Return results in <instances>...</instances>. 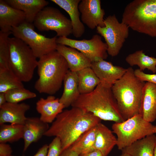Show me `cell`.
I'll return each mask as SVG.
<instances>
[{
    "label": "cell",
    "mask_w": 156,
    "mask_h": 156,
    "mask_svg": "<svg viewBox=\"0 0 156 156\" xmlns=\"http://www.w3.org/2000/svg\"><path fill=\"white\" fill-rule=\"evenodd\" d=\"M63 83V91L59 100L65 108L71 106L80 95L77 72L69 70L64 77Z\"/></svg>",
    "instance_id": "603a6c76"
},
{
    "label": "cell",
    "mask_w": 156,
    "mask_h": 156,
    "mask_svg": "<svg viewBox=\"0 0 156 156\" xmlns=\"http://www.w3.org/2000/svg\"><path fill=\"white\" fill-rule=\"evenodd\" d=\"M25 16L22 11L8 4L5 0H0V28L3 32L11 31L25 21Z\"/></svg>",
    "instance_id": "9a60e30c"
},
{
    "label": "cell",
    "mask_w": 156,
    "mask_h": 156,
    "mask_svg": "<svg viewBox=\"0 0 156 156\" xmlns=\"http://www.w3.org/2000/svg\"><path fill=\"white\" fill-rule=\"evenodd\" d=\"M37 68L38 78L34 88L39 93L49 95L60 89L69 70L66 60L57 51L39 58Z\"/></svg>",
    "instance_id": "277c9868"
},
{
    "label": "cell",
    "mask_w": 156,
    "mask_h": 156,
    "mask_svg": "<svg viewBox=\"0 0 156 156\" xmlns=\"http://www.w3.org/2000/svg\"><path fill=\"white\" fill-rule=\"evenodd\" d=\"M91 67L99 79L100 83L110 88L127 70V68L114 65L104 60L92 62Z\"/></svg>",
    "instance_id": "4fadbf2b"
},
{
    "label": "cell",
    "mask_w": 156,
    "mask_h": 156,
    "mask_svg": "<svg viewBox=\"0 0 156 156\" xmlns=\"http://www.w3.org/2000/svg\"><path fill=\"white\" fill-rule=\"evenodd\" d=\"M122 22L133 30L156 37V0H134L125 7Z\"/></svg>",
    "instance_id": "5b68a950"
},
{
    "label": "cell",
    "mask_w": 156,
    "mask_h": 156,
    "mask_svg": "<svg viewBox=\"0 0 156 156\" xmlns=\"http://www.w3.org/2000/svg\"><path fill=\"white\" fill-rule=\"evenodd\" d=\"M56 51L65 59L69 70L75 72L91 67L92 62L77 49L66 46L57 44Z\"/></svg>",
    "instance_id": "d6986e66"
},
{
    "label": "cell",
    "mask_w": 156,
    "mask_h": 156,
    "mask_svg": "<svg viewBox=\"0 0 156 156\" xmlns=\"http://www.w3.org/2000/svg\"><path fill=\"white\" fill-rule=\"evenodd\" d=\"M34 27L33 23L25 21L12 28V34L27 44L37 58L56 51L57 36L51 38L47 37L36 32Z\"/></svg>",
    "instance_id": "ba28073f"
},
{
    "label": "cell",
    "mask_w": 156,
    "mask_h": 156,
    "mask_svg": "<svg viewBox=\"0 0 156 156\" xmlns=\"http://www.w3.org/2000/svg\"><path fill=\"white\" fill-rule=\"evenodd\" d=\"M81 20L89 28L94 29L97 27L105 26V12L100 0H81L78 5Z\"/></svg>",
    "instance_id": "7c38bea8"
},
{
    "label": "cell",
    "mask_w": 156,
    "mask_h": 156,
    "mask_svg": "<svg viewBox=\"0 0 156 156\" xmlns=\"http://www.w3.org/2000/svg\"><path fill=\"white\" fill-rule=\"evenodd\" d=\"M79 156H104L100 151L94 150L91 152L79 155Z\"/></svg>",
    "instance_id": "8d00e7d4"
},
{
    "label": "cell",
    "mask_w": 156,
    "mask_h": 156,
    "mask_svg": "<svg viewBox=\"0 0 156 156\" xmlns=\"http://www.w3.org/2000/svg\"><path fill=\"white\" fill-rule=\"evenodd\" d=\"M145 82L138 78L131 67L111 89L122 116L126 120L140 114L142 92Z\"/></svg>",
    "instance_id": "3957f363"
},
{
    "label": "cell",
    "mask_w": 156,
    "mask_h": 156,
    "mask_svg": "<svg viewBox=\"0 0 156 156\" xmlns=\"http://www.w3.org/2000/svg\"><path fill=\"white\" fill-rule=\"evenodd\" d=\"M78 86L81 94L92 91L100 81L91 67H87L77 72Z\"/></svg>",
    "instance_id": "d4e9b609"
},
{
    "label": "cell",
    "mask_w": 156,
    "mask_h": 156,
    "mask_svg": "<svg viewBox=\"0 0 156 156\" xmlns=\"http://www.w3.org/2000/svg\"><path fill=\"white\" fill-rule=\"evenodd\" d=\"M65 10L69 15L72 27V34L76 38L81 37L85 31V27L80 18L78 8L80 0H51Z\"/></svg>",
    "instance_id": "ffe728a7"
},
{
    "label": "cell",
    "mask_w": 156,
    "mask_h": 156,
    "mask_svg": "<svg viewBox=\"0 0 156 156\" xmlns=\"http://www.w3.org/2000/svg\"><path fill=\"white\" fill-rule=\"evenodd\" d=\"M79 155L70 147L62 151L60 156H79Z\"/></svg>",
    "instance_id": "d590c367"
},
{
    "label": "cell",
    "mask_w": 156,
    "mask_h": 156,
    "mask_svg": "<svg viewBox=\"0 0 156 156\" xmlns=\"http://www.w3.org/2000/svg\"><path fill=\"white\" fill-rule=\"evenodd\" d=\"M105 26L97 27V32L104 38L107 46L108 54L112 57L118 55L129 35L128 26L120 22L114 14L104 19Z\"/></svg>",
    "instance_id": "9c48e42d"
},
{
    "label": "cell",
    "mask_w": 156,
    "mask_h": 156,
    "mask_svg": "<svg viewBox=\"0 0 156 156\" xmlns=\"http://www.w3.org/2000/svg\"><path fill=\"white\" fill-rule=\"evenodd\" d=\"M153 132L154 134L156 133V125L154 126V127L153 129Z\"/></svg>",
    "instance_id": "60d3db41"
},
{
    "label": "cell",
    "mask_w": 156,
    "mask_h": 156,
    "mask_svg": "<svg viewBox=\"0 0 156 156\" xmlns=\"http://www.w3.org/2000/svg\"><path fill=\"white\" fill-rule=\"evenodd\" d=\"M101 120L91 113L72 107L57 115L44 135L58 138L62 151L70 147L83 133L101 122Z\"/></svg>",
    "instance_id": "6da1fadb"
},
{
    "label": "cell",
    "mask_w": 156,
    "mask_h": 156,
    "mask_svg": "<svg viewBox=\"0 0 156 156\" xmlns=\"http://www.w3.org/2000/svg\"><path fill=\"white\" fill-rule=\"evenodd\" d=\"M146 120L152 122L156 119V85L146 82L143 87L140 113Z\"/></svg>",
    "instance_id": "ac0fdd59"
},
{
    "label": "cell",
    "mask_w": 156,
    "mask_h": 156,
    "mask_svg": "<svg viewBox=\"0 0 156 156\" xmlns=\"http://www.w3.org/2000/svg\"><path fill=\"white\" fill-rule=\"evenodd\" d=\"M7 102L18 103L26 99L34 98L36 94L24 88L9 90L5 93Z\"/></svg>",
    "instance_id": "4dcf8cb0"
},
{
    "label": "cell",
    "mask_w": 156,
    "mask_h": 156,
    "mask_svg": "<svg viewBox=\"0 0 156 156\" xmlns=\"http://www.w3.org/2000/svg\"><path fill=\"white\" fill-rule=\"evenodd\" d=\"M12 152V149L9 144L0 143V156H10Z\"/></svg>",
    "instance_id": "836d02e7"
},
{
    "label": "cell",
    "mask_w": 156,
    "mask_h": 156,
    "mask_svg": "<svg viewBox=\"0 0 156 156\" xmlns=\"http://www.w3.org/2000/svg\"><path fill=\"white\" fill-rule=\"evenodd\" d=\"M12 7L23 12L25 21L33 23L38 13L49 4L45 0H5Z\"/></svg>",
    "instance_id": "44dd1931"
},
{
    "label": "cell",
    "mask_w": 156,
    "mask_h": 156,
    "mask_svg": "<svg viewBox=\"0 0 156 156\" xmlns=\"http://www.w3.org/2000/svg\"><path fill=\"white\" fill-rule=\"evenodd\" d=\"M91 113L101 120L121 122L125 120L111 88L99 84L92 92L81 94L71 105Z\"/></svg>",
    "instance_id": "7a4b0ae2"
},
{
    "label": "cell",
    "mask_w": 156,
    "mask_h": 156,
    "mask_svg": "<svg viewBox=\"0 0 156 156\" xmlns=\"http://www.w3.org/2000/svg\"><path fill=\"white\" fill-rule=\"evenodd\" d=\"M125 61L131 66H138L141 71L147 69L153 73L156 72V58L146 55L143 50L129 54L126 57Z\"/></svg>",
    "instance_id": "484cf974"
},
{
    "label": "cell",
    "mask_w": 156,
    "mask_h": 156,
    "mask_svg": "<svg viewBox=\"0 0 156 156\" xmlns=\"http://www.w3.org/2000/svg\"><path fill=\"white\" fill-rule=\"evenodd\" d=\"M23 128L21 125H1L0 143L12 142L23 139Z\"/></svg>",
    "instance_id": "83f0119b"
},
{
    "label": "cell",
    "mask_w": 156,
    "mask_h": 156,
    "mask_svg": "<svg viewBox=\"0 0 156 156\" xmlns=\"http://www.w3.org/2000/svg\"><path fill=\"white\" fill-rule=\"evenodd\" d=\"M134 73L135 76L140 80L144 82H151L156 85V74H146L139 69L134 70Z\"/></svg>",
    "instance_id": "d6a6232c"
},
{
    "label": "cell",
    "mask_w": 156,
    "mask_h": 156,
    "mask_svg": "<svg viewBox=\"0 0 156 156\" xmlns=\"http://www.w3.org/2000/svg\"><path fill=\"white\" fill-rule=\"evenodd\" d=\"M96 126L83 133L69 147L79 155L94 150Z\"/></svg>",
    "instance_id": "4316f807"
},
{
    "label": "cell",
    "mask_w": 156,
    "mask_h": 156,
    "mask_svg": "<svg viewBox=\"0 0 156 156\" xmlns=\"http://www.w3.org/2000/svg\"><path fill=\"white\" fill-rule=\"evenodd\" d=\"M23 88V82L10 69H0V93H5L13 89Z\"/></svg>",
    "instance_id": "f1b7e54d"
},
{
    "label": "cell",
    "mask_w": 156,
    "mask_h": 156,
    "mask_svg": "<svg viewBox=\"0 0 156 156\" xmlns=\"http://www.w3.org/2000/svg\"><path fill=\"white\" fill-rule=\"evenodd\" d=\"M156 135H148L123 149L122 152L131 156H154Z\"/></svg>",
    "instance_id": "cb8c5ba5"
},
{
    "label": "cell",
    "mask_w": 156,
    "mask_h": 156,
    "mask_svg": "<svg viewBox=\"0 0 156 156\" xmlns=\"http://www.w3.org/2000/svg\"><path fill=\"white\" fill-rule=\"evenodd\" d=\"M23 126L24 151L32 143L38 141L44 135L49 127L48 123L37 117H27Z\"/></svg>",
    "instance_id": "e0dca14e"
},
{
    "label": "cell",
    "mask_w": 156,
    "mask_h": 156,
    "mask_svg": "<svg viewBox=\"0 0 156 156\" xmlns=\"http://www.w3.org/2000/svg\"><path fill=\"white\" fill-rule=\"evenodd\" d=\"M62 152L60 140L58 138L55 137L49 145L47 156H60Z\"/></svg>",
    "instance_id": "1f68e13d"
},
{
    "label": "cell",
    "mask_w": 156,
    "mask_h": 156,
    "mask_svg": "<svg viewBox=\"0 0 156 156\" xmlns=\"http://www.w3.org/2000/svg\"><path fill=\"white\" fill-rule=\"evenodd\" d=\"M30 108V105L24 103L7 102L0 106V125L8 122L23 125L27 118L25 113Z\"/></svg>",
    "instance_id": "5bb4252c"
},
{
    "label": "cell",
    "mask_w": 156,
    "mask_h": 156,
    "mask_svg": "<svg viewBox=\"0 0 156 156\" xmlns=\"http://www.w3.org/2000/svg\"><path fill=\"white\" fill-rule=\"evenodd\" d=\"M33 23L38 30L54 31L59 37H67L72 34L70 19L53 7L46 6L43 8L38 13Z\"/></svg>",
    "instance_id": "30bf717a"
},
{
    "label": "cell",
    "mask_w": 156,
    "mask_h": 156,
    "mask_svg": "<svg viewBox=\"0 0 156 156\" xmlns=\"http://www.w3.org/2000/svg\"><path fill=\"white\" fill-rule=\"evenodd\" d=\"M49 145L44 144L40 148L36 153L33 156H47Z\"/></svg>",
    "instance_id": "e575fe53"
},
{
    "label": "cell",
    "mask_w": 156,
    "mask_h": 156,
    "mask_svg": "<svg viewBox=\"0 0 156 156\" xmlns=\"http://www.w3.org/2000/svg\"><path fill=\"white\" fill-rule=\"evenodd\" d=\"M154 127L141 114H138L123 122H115L112 128L113 133L117 136L118 148L122 151L137 141L154 134Z\"/></svg>",
    "instance_id": "52a82bcc"
},
{
    "label": "cell",
    "mask_w": 156,
    "mask_h": 156,
    "mask_svg": "<svg viewBox=\"0 0 156 156\" xmlns=\"http://www.w3.org/2000/svg\"><path fill=\"white\" fill-rule=\"evenodd\" d=\"M117 143V138L106 126L101 122L97 125L94 150H99L104 156H107Z\"/></svg>",
    "instance_id": "7402d4cb"
},
{
    "label": "cell",
    "mask_w": 156,
    "mask_h": 156,
    "mask_svg": "<svg viewBox=\"0 0 156 156\" xmlns=\"http://www.w3.org/2000/svg\"><path fill=\"white\" fill-rule=\"evenodd\" d=\"M7 102L5 93H0V106Z\"/></svg>",
    "instance_id": "74e56055"
},
{
    "label": "cell",
    "mask_w": 156,
    "mask_h": 156,
    "mask_svg": "<svg viewBox=\"0 0 156 156\" xmlns=\"http://www.w3.org/2000/svg\"><path fill=\"white\" fill-rule=\"evenodd\" d=\"M57 44L68 46L79 51L92 62L106 59L108 57L107 46L101 36L93 35L89 40H76L66 37L57 38Z\"/></svg>",
    "instance_id": "8fae6325"
},
{
    "label": "cell",
    "mask_w": 156,
    "mask_h": 156,
    "mask_svg": "<svg viewBox=\"0 0 156 156\" xmlns=\"http://www.w3.org/2000/svg\"><path fill=\"white\" fill-rule=\"evenodd\" d=\"M65 108L59 99L53 95L46 98H40L36 104V110L40 115V119L48 124L52 123Z\"/></svg>",
    "instance_id": "2e32d148"
},
{
    "label": "cell",
    "mask_w": 156,
    "mask_h": 156,
    "mask_svg": "<svg viewBox=\"0 0 156 156\" xmlns=\"http://www.w3.org/2000/svg\"><path fill=\"white\" fill-rule=\"evenodd\" d=\"M154 156H156V135L155 137V145L154 148Z\"/></svg>",
    "instance_id": "ab89813d"
},
{
    "label": "cell",
    "mask_w": 156,
    "mask_h": 156,
    "mask_svg": "<svg viewBox=\"0 0 156 156\" xmlns=\"http://www.w3.org/2000/svg\"><path fill=\"white\" fill-rule=\"evenodd\" d=\"M118 156H131L127 153L122 152V154Z\"/></svg>",
    "instance_id": "f35d334b"
},
{
    "label": "cell",
    "mask_w": 156,
    "mask_h": 156,
    "mask_svg": "<svg viewBox=\"0 0 156 156\" xmlns=\"http://www.w3.org/2000/svg\"><path fill=\"white\" fill-rule=\"evenodd\" d=\"M11 31H0V69H10L8 38Z\"/></svg>",
    "instance_id": "f546056e"
},
{
    "label": "cell",
    "mask_w": 156,
    "mask_h": 156,
    "mask_svg": "<svg viewBox=\"0 0 156 156\" xmlns=\"http://www.w3.org/2000/svg\"><path fill=\"white\" fill-rule=\"evenodd\" d=\"M10 69L21 81L28 82L32 79L38 60L29 46L14 37H9Z\"/></svg>",
    "instance_id": "8992f818"
},
{
    "label": "cell",
    "mask_w": 156,
    "mask_h": 156,
    "mask_svg": "<svg viewBox=\"0 0 156 156\" xmlns=\"http://www.w3.org/2000/svg\"><path fill=\"white\" fill-rule=\"evenodd\" d=\"M10 156H13V155H10Z\"/></svg>",
    "instance_id": "b9f144b4"
}]
</instances>
